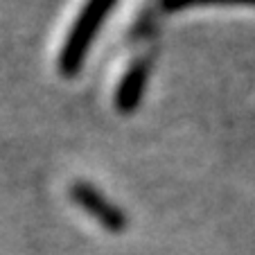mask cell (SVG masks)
<instances>
[{
	"label": "cell",
	"instance_id": "6da1fadb",
	"mask_svg": "<svg viewBox=\"0 0 255 255\" xmlns=\"http://www.w3.org/2000/svg\"><path fill=\"white\" fill-rule=\"evenodd\" d=\"M116 2L118 0H88L84 5L77 23L72 25L66 43H63L61 57H59V70L63 77H75L82 70L84 59H86L93 41L97 39V32L106 20V14L113 9Z\"/></svg>",
	"mask_w": 255,
	"mask_h": 255
},
{
	"label": "cell",
	"instance_id": "7a4b0ae2",
	"mask_svg": "<svg viewBox=\"0 0 255 255\" xmlns=\"http://www.w3.org/2000/svg\"><path fill=\"white\" fill-rule=\"evenodd\" d=\"M70 197L72 201L77 203L88 217H93L106 233H113V235H120L127 231L129 226V219H127L125 210L120 206L106 199L102 194V190H97L95 185L86 183V181H77L75 185H70Z\"/></svg>",
	"mask_w": 255,
	"mask_h": 255
},
{
	"label": "cell",
	"instance_id": "3957f363",
	"mask_svg": "<svg viewBox=\"0 0 255 255\" xmlns=\"http://www.w3.org/2000/svg\"><path fill=\"white\" fill-rule=\"evenodd\" d=\"M151 75V61L149 59H138L129 66V70L125 72L120 86L116 91V109L122 116H131L140 106L147 91V82Z\"/></svg>",
	"mask_w": 255,
	"mask_h": 255
},
{
	"label": "cell",
	"instance_id": "277c9868",
	"mask_svg": "<svg viewBox=\"0 0 255 255\" xmlns=\"http://www.w3.org/2000/svg\"><path fill=\"white\" fill-rule=\"evenodd\" d=\"M194 5H249L255 7V0H163V7L167 11H178Z\"/></svg>",
	"mask_w": 255,
	"mask_h": 255
}]
</instances>
